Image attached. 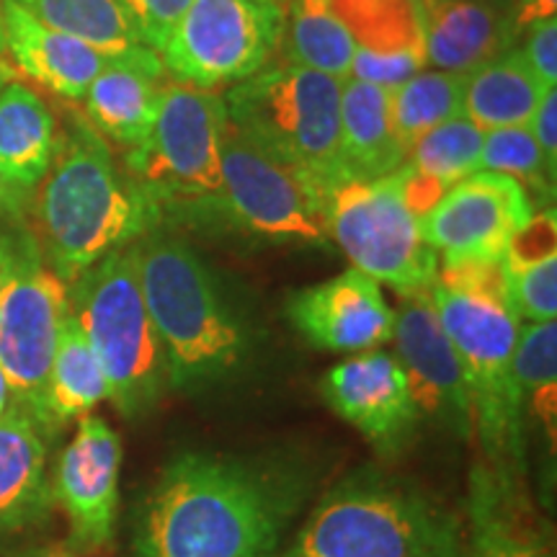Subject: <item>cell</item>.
Wrapping results in <instances>:
<instances>
[{"label": "cell", "mask_w": 557, "mask_h": 557, "mask_svg": "<svg viewBox=\"0 0 557 557\" xmlns=\"http://www.w3.org/2000/svg\"><path fill=\"white\" fill-rule=\"evenodd\" d=\"M308 496L305 475L269 459L184 451L137 511L135 557H276Z\"/></svg>", "instance_id": "obj_1"}, {"label": "cell", "mask_w": 557, "mask_h": 557, "mask_svg": "<svg viewBox=\"0 0 557 557\" xmlns=\"http://www.w3.org/2000/svg\"><path fill=\"white\" fill-rule=\"evenodd\" d=\"M32 233L62 282L158 227L160 209L114 163L107 139L86 116H70L58 132L52 163L34 189Z\"/></svg>", "instance_id": "obj_2"}, {"label": "cell", "mask_w": 557, "mask_h": 557, "mask_svg": "<svg viewBox=\"0 0 557 557\" xmlns=\"http://www.w3.org/2000/svg\"><path fill=\"white\" fill-rule=\"evenodd\" d=\"M135 256L169 387L197 395L233 377L246 364L250 338L212 269L189 243L160 225L135 240Z\"/></svg>", "instance_id": "obj_3"}, {"label": "cell", "mask_w": 557, "mask_h": 557, "mask_svg": "<svg viewBox=\"0 0 557 557\" xmlns=\"http://www.w3.org/2000/svg\"><path fill=\"white\" fill-rule=\"evenodd\" d=\"M276 557H468L465 519L406 478L364 465L318 500Z\"/></svg>", "instance_id": "obj_4"}, {"label": "cell", "mask_w": 557, "mask_h": 557, "mask_svg": "<svg viewBox=\"0 0 557 557\" xmlns=\"http://www.w3.org/2000/svg\"><path fill=\"white\" fill-rule=\"evenodd\" d=\"M70 312L101 361L114 408L124 418L148 416L169 387V369L139 287L135 243L70 284Z\"/></svg>", "instance_id": "obj_5"}, {"label": "cell", "mask_w": 557, "mask_h": 557, "mask_svg": "<svg viewBox=\"0 0 557 557\" xmlns=\"http://www.w3.org/2000/svg\"><path fill=\"white\" fill-rule=\"evenodd\" d=\"M429 297L468 372L483 459L527 470V423L511 372L521 331L517 310L504 297L444 287L438 282H434Z\"/></svg>", "instance_id": "obj_6"}, {"label": "cell", "mask_w": 557, "mask_h": 557, "mask_svg": "<svg viewBox=\"0 0 557 557\" xmlns=\"http://www.w3.org/2000/svg\"><path fill=\"white\" fill-rule=\"evenodd\" d=\"M70 312V287L54 274L26 222H0V372L11 403L47 431L45 393Z\"/></svg>", "instance_id": "obj_7"}, {"label": "cell", "mask_w": 557, "mask_h": 557, "mask_svg": "<svg viewBox=\"0 0 557 557\" xmlns=\"http://www.w3.org/2000/svg\"><path fill=\"white\" fill-rule=\"evenodd\" d=\"M341 83L282 62L230 86L222 101L235 127L333 189L341 181Z\"/></svg>", "instance_id": "obj_8"}, {"label": "cell", "mask_w": 557, "mask_h": 557, "mask_svg": "<svg viewBox=\"0 0 557 557\" xmlns=\"http://www.w3.org/2000/svg\"><path fill=\"white\" fill-rule=\"evenodd\" d=\"M220 209L233 225L271 240L325 248L329 186L225 120Z\"/></svg>", "instance_id": "obj_9"}, {"label": "cell", "mask_w": 557, "mask_h": 557, "mask_svg": "<svg viewBox=\"0 0 557 557\" xmlns=\"http://www.w3.org/2000/svg\"><path fill=\"white\" fill-rule=\"evenodd\" d=\"M329 233L351 267L400 297L429 295L438 256L408 207L400 173L374 181L344 178L329 191Z\"/></svg>", "instance_id": "obj_10"}, {"label": "cell", "mask_w": 557, "mask_h": 557, "mask_svg": "<svg viewBox=\"0 0 557 557\" xmlns=\"http://www.w3.org/2000/svg\"><path fill=\"white\" fill-rule=\"evenodd\" d=\"M225 120V101L218 90L176 81L165 86L148 137L127 150V173L160 212L176 201L220 205Z\"/></svg>", "instance_id": "obj_11"}, {"label": "cell", "mask_w": 557, "mask_h": 557, "mask_svg": "<svg viewBox=\"0 0 557 557\" xmlns=\"http://www.w3.org/2000/svg\"><path fill=\"white\" fill-rule=\"evenodd\" d=\"M282 37L278 0H191L158 54L171 81L218 90L269 67Z\"/></svg>", "instance_id": "obj_12"}, {"label": "cell", "mask_w": 557, "mask_h": 557, "mask_svg": "<svg viewBox=\"0 0 557 557\" xmlns=\"http://www.w3.org/2000/svg\"><path fill=\"white\" fill-rule=\"evenodd\" d=\"M532 218L534 201L517 178L478 171L423 214L421 235L442 259H504Z\"/></svg>", "instance_id": "obj_13"}, {"label": "cell", "mask_w": 557, "mask_h": 557, "mask_svg": "<svg viewBox=\"0 0 557 557\" xmlns=\"http://www.w3.org/2000/svg\"><path fill=\"white\" fill-rule=\"evenodd\" d=\"M393 341L418 418L457 438L475 434L468 372L429 295L403 297V308L395 312Z\"/></svg>", "instance_id": "obj_14"}, {"label": "cell", "mask_w": 557, "mask_h": 557, "mask_svg": "<svg viewBox=\"0 0 557 557\" xmlns=\"http://www.w3.org/2000/svg\"><path fill=\"white\" fill-rule=\"evenodd\" d=\"M122 438L107 421L78 418L73 442L62 449L52 478L54 506L65 511L70 545L109 549L120 513Z\"/></svg>", "instance_id": "obj_15"}, {"label": "cell", "mask_w": 557, "mask_h": 557, "mask_svg": "<svg viewBox=\"0 0 557 557\" xmlns=\"http://www.w3.org/2000/svg\"><path fill=\"white\" fill-rule=\"evenodd\" d=\"M320 395L385 457L406 451L421 423L398 357L377 348L331 367L320 382Z\"/></svg>", "instance_id": "obj_16"}, {"label": "cell", "mask_w": 557, "mask_h": 557, "mask_svg": "<svg viewBox=\"0 0 557 557\" xmlns=\"http://www.w3.org/2000/svg\"><path fill=\"white\" fill-rule=\"evenodd\" d=\"M465 540L468 557H555L553 524L529 493L527 470L480 459L465 496Z\"/></svg>", "instance_id": "obj_17"}, {"label": "cell", "mask_w": 557, "mask_h": 557, "mask_svg": "<svg viewBox=\"0 0 557 557\" xmlns=\"http://www.w3.org/2000/svg\"><path fill=\"white\" fill-rule=\"evenodd\" d=\"M287 315L299 336L329 354L374 351L393 341L395 331V310L382 297L380 282L357 269L295 292Z\"/></svg>", "instance_id": "obj_18"}, {"label": "cell", "mask_w": 557, "mask_h": 557, "mask_svg": "<svg viewBox=\"0 0 557 557\" xmlns=\"http://www.w3.org/2000/svg\"><path fill=\"white\" fill-rule=\"evenodd\" d=\"M54 511L50 438L9 403L0 416V549L39 532Z\"/></svg>", "instance_id": "obj_19"}, {"label": "cell", "mask_w": 557, "mask_h": 557, "mask_svg": "<svg viewBox=\"0 0 557 557\" xmlns=\"http://www.w3.org/2000/svg\"><path fill=\"white\" fill-rule=\"evenodd\" d=\"M171 78L163 60L150 47L137 45L109 54L107 65L86 90V120L101 137L122 148H137L152 127L163 90Z\"/></svg>", "instance_id": "obj_20"}, {"label": "cell", "mask_w": 557, "mask_h": 557, "mask_svg": "<svg viewBox=\"0 0 557 557\" xmlns=\"http://www.w3.org/2000/svg\"><path fill=\"white\" fill-rule=\"evenodd\" d=\"M426 65L468 75L511 50L517 37L508 0H416Z\"/></svg>", "instance_id": "obj_21"}, {"label": "cell", "mask_w": 557, "mask_h": 557, "mask_svg": "<svg viewBox=\"0 0 557 557\" xmlns=\"http://www.w3.org/2000/svg\"><path fill=\"white\" fill-rule=\"evenodd\" d=\"M0 18H3L5 47L21 73L50 88L60 99H83L90 83L107 65L109 54L50 29L11 0H0Z\"/></svg>", "instance_id": "obj_22"}, {"label": "cell", "mask_w": 557, "mask_h": 557, "mask_svg": "<svg viewBox=\"0 0 557 557\" xmlns=\"http://www.w3.org/2000/svg\"><path fill=\"white\" fill-rule=\"evenodd\" d=\"M389 90L354 78L341 83V181H374L406 163L395 137Z\"/></svg>", "instance_id": "obj_23"}, {"label": "cell", "mask_w": 557, "mask_h": 557, "mask_svg": "<svg viewBox=\"0 0 557 557\" xmlns=\"http://www.w3.org/2000/svg\"><path fill=\"white\" fill-rule=\"evenodd\" d=\"M58 148V122L37 90L5 83L0 90V176L34 194Z\"/></svg>", "instance_id": "obj_24"}, {"label": "cell", "mask_w": 557, "mask_h": 557, "mask_svg": "<svg viewBox=\"0 0 557 557\" xmlns=\"http://www.w3.org/2000/svg\"><path fill=\"white\" fill-rule=\"evenodd\" d=\"M547 90L521 47H511L465 75V116L483 132L529 127Z\"/></svg>", "instance_id": "obj_25"}, {"label": "cell", "mask_w": 557, "mask_h": 557, "mask_svg": "<svg viewBox=\"0 0 557 557\" xmlns=\"http://www.w3.org/2000/svg\"><path fill=\"white\" fill-rule=\"evenodd\" d=\"M101 400H109L101 361L90 348L78 320L73 312H67L45 393V418L50 436H58L65 423L88 416Z\"/></svg>", "instance_id": "obj_26"}, {"label": "cell", "mask_w": 557, "mask_h": 557, "mask_svg": "<svg viewBox=\"0 0 557 557\" xmlns=\"http://www.w3.org/2000/svg\"><path fill=\"white\" fill-rule=\"evenodd\" d=\"M284 62L346 81L357 54L351 34L331 9V0H287L284 3Z\"/></svg>", "instance_id": "obj_27"}, {"label": "cell", "mask_w": 557, "mask_h": 557, "mask_svg": "<svg viewBox=\"0 0 557 557\" xmlns=\"http://www.w3.org/2000/svg\"><path fill=\"white\" fill-rule=\"evenodd\" d=\"M524 423H540L555 455L557 438V325L555 320L521 325L511 359Z\"/></svg>", "instance_id": "obj_28"}, {"label": "cell", "mask_w": 557, "mask_h": 557, "mask_svg": "<svg viewBox=\"0 0 557 557\" xmlns=\"http://www.w3.org/2000/svg\"><path fill=\"white\" fill-rule=\"evenodd\" d=\"M54 32L67 34L103 54L143 45L122 0H11Z\"/></svg>", "instance_id": "obj_29"}, {"label": "cell", "mask_w": 557, "mask_h": 557, "mask_svg": "<svg viewBox=\"0 0 557 557\" xmlns=\"http://www.w3.org/2000/svg\"><path fill=\"white\" fill-rule=\"evenodd\" d=\"M393 127L406 160L413 145L438 124L465 116V75L447 70H421L389 90Z\"/></svg>", "instance_id": "obj_30"}, {"label": "cell", "mask_w": 557, "mask_h": 557, "mask_svg": "<svg viewBox=\"0 0 557 557\" xmlns=\"http://www.w3.org/2000/svg\"><path fill=\"white\" fill-rule=\"evenodd\" d=\"M331 9L351 34L357 50L426 54L416 0H331Z\"/></svg>", "instance_id": "obj_31"}, {"label": "cell", "mask_w": 557, "mask_h": 557, "mask_svg": "<svg viewBox=\"0 0 557 557\" xmlns=\"http://www.w3.org/2000/svg\"><path fill=\"white\" fill-rule=\"evenodd\" d=\"M483 137L485 132L478 124L457 116L418 139L406 165L444 197L451 186L480 171Z\"/></svg>", "instance_id": "obj_32"}, {"label": "cell", "mask_w": 557, "mask_h": 557, "mask_svg": "<svg viewBox=\"0 0 557 557\" xmlns=\"http://www.w3.org/2000/svg\"><path fill=\"white\" fill-rule=\"evenodd\" d=\"M480 171H496L517 178L529 197L549 201L555 197V176L534 143L529 127H508L485 132L480 150Z\"/></svg>", "instance_id": "obj_33"}, {"label": "cell", "mask_w": 557, "mask_h": 557, "mask_svg": "<svg viewBox=\"0 0 557 557\" xmlns=\"http://www.w3.org/2000/svg\"><path fill=\"white\" fill-rule=\"evenodd\" d=\"M506 284L519 320L545 323L557 318V253L537 259H506Z\"/></svg>", "instance_id": "obj_34"}, {"label": "cell", "mask_w": 557, "mask_h": 557, "mask_svg": "<svg viewBox=\"0 0 557 557\" xmlns=\"http://www.w3.org/2000/svg\"><path fill=\"white\" fill-rule=\"evenodd\" d=\"M426 67V54L421 52H395V54H374L357 50L351 62V75L348 78L372 83L380 88H398L400 83L413 78L416 73Z\"/></svg>", "instance_id": "obj_35"}, {"label": "cell", "mask_w": 557, "mask_h": 557, "mask_svg": "<svg viewBox=\"0 0 557 557\" xmlns=\"http://www.w3.org/2000/svg\"><path fill=\"white\" fill-rule=\"evenodd\" d=\"M132 24L139 34V41L150 50L160 52L173 26L178 24L191 0H122Z\"/></svg>", "instance_id": "obj_36"}, {"label": "cell", "mask_w": 557, "mask_h": 557, "mask_svg": "<svg viewBox=\"0 0 557 557\" xmlns=\"http://www.w3.org/2000/svg\"><path fill=\"white\" fill-rule=\"evenodd\" d=\"M529 67L545 88L557 86V18H545L529 26V39L521 47Z\"/></svg>", "instance_id": "obj_37"}, {"label": "cell", "mask_w": 557, "mask_h": 557, "mask_svg": "<svg viewBox=\"0 0 557 557\" xmlns=\"http://www.w3.org/2000/svg\"><path fill=\"white\" fill-rule=\"evenodd\" d=\"M529 132H532L534 143L545 158L549 173H557V94L555 88H549L545 96H542L537 111L529 120Z\"/></svg>", "instance_id": "obj_38"}, {"label": "cell", "mask_w": 557, "mask_h": 557, "mask_svg": "<svg viewBox=\"0 0 557 557\" xmlns=\"http://www.w3.org/2000/svg\"><path fill=\"white\" fill-rule=\"evenodd\" d=\"M511 3L517 32H524L545 18H555L557 13V0H511Z\"/></svg>", "instance_id": "obj_39"}, {"label": "cell", "mask_w": 557, "mask_h": 557, "mask_svg": "<svg viewBox=\"0 0 557 557\" xmlns=\"http://www.w3.org/2000/svg\"><path fill=\"white\" fill-rule=\"evenodd\" d=\"M32 207V194L16 189L9 181L0 176V220L3 222H24Z\"/></svg>", "instance_id": "obj_40"}, {"label": "cell", "mask_w": 557, "mask_h": 557, "mask_svg": "<svg viewBox=\"0 0 557 557\" xmlns=\"http://www.w3.org/2000/svg\"><path fill=\"white\" fill-rule=\"evenodd\" d=\"M16 557H107L103 549H81L70 545L67 540L62 542H45V545H34L18 549Z\"/></svg>", "instance_id": "obj_41"}, {"label": "cell", "mask_w": 557, "mask_h": 557, "mask_svg": "<svg viewBox=\"0 0 557 557\" xmlns=\"http://www.w3.org/2000/svg\"><path fill=\"white\" fill-rule=\"evenodd\" d=\"M11 403V393H9V382H5L3 372H0V416H3V410L9 408Z\"/></svg>", "instance_id": "obj_42"}, {"label": "cell", "mask_w": 557, "mask_h": 557, "mask_svg": "<svg viewBox=\"0 0 557 557\" xmlns=\"http://www.w3.org/2000/svg\"><path fill=\"white\" fill-rule=\"evenodd\" d=\"M9 81H11V70H9V65H5L3 60H0V90H3V86Z\"/></svg>", "instance_id": "obj_43"}, {"label": "cell", "mask_w": 557, "mask_h": 557, "mask_svg": "<svg viewBox=\"0 0 557 557\" xmlns=\"http://www.w3.org/2000/svg\"><path fill=\"white\" fill-rule=\"evenodd\" d=\"M5 50V39H3V18H0V52Z\"/></svg>", "instance_id": "obj_44"}, {"label": "cell", "mask_w": 557, "mask_h": 557, "mask_svg": "<svg viewBox=\"0 0 557 557\" xmlns=\"http://www.w3.org/2000/svg\"><path fill=\"white\" fill-rule=\"evenodd\" d=\"M278 3H287V0H278Z\"/></svg>", "instance_id": "obj_45"}]
</instances>
